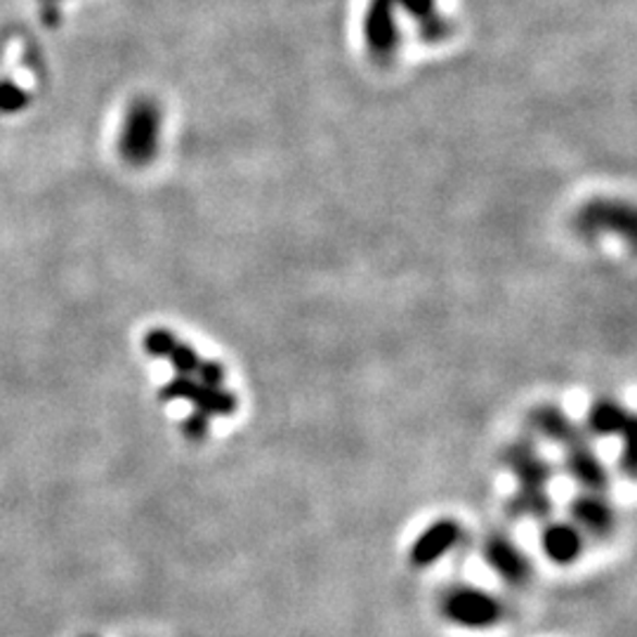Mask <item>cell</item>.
Listing matches in <instances>:
<instances>
[{
	"label": "cell",
	"instance_id": "1",
	"mask_svg": "<svg viewBox=\"0 0 637 637\" xmlns=\"http://www.w3.org/2000/svg\"><path fill=\"white\" fill-rule=\"evenodd\" d=\"M505 463L517 477V495L513 499V513L531 519H546L550 515L548 481L552 477L550 465L531 444L519 442L510 446Z\"/></svg>",
	"mask_w": 637,
	"mask_h": 637
},
{
	"label": "cell",
	"instance_id": "2",
	"mask_svg": "<svg viewBox=\"0 0 637 637\" xmlns=\"http://www.w3.org/2000/svg\"><path fill=\"white\" fill-rule=\"evenodd\" d=\"M442 614L463 628H489L501 621L503 607L487 590L461 586L442 598Z\"/></svg>",
	"mask_w": 637,
	"mask_h": 637
},
{
	"label": "cell",
	"instance_id": "3",
	"mask_svg": "<svg viewBox=\"0 0 637 637\" xmlns=\"http://www.w3.org/2000/svg\"><path fill=\"white\" fill-rule=\"evenodd\" d=\"M161 394L168 402H175V400L189 402L196 411H204V414L210 418H216V416L230 418L238 408L236 396L230 390H224V385H208V382H201L192 376H175L161 390Z\"/></svg>",
	"mask_w": 637,
	"mask_h": 637
},
{
	"label": "cell",
	"instance_id": "4",
	"mask_svg": "<svg viewBox=\"0 0 637 637\" xmlns=\"http://www.w3.org/2000/svg\"><path fill=\"white\" fill-rule=\"evenodd\" d=\"M481 558L495 574L513 586H524L531 576L529 558L505 536L487 538L485 546H481Z\"/></svg>",
	"mask_w": 637,
	"mask_h": 637
},
{
	"label": "cell",
	"instance_id": "5",
	"mask_svg": "<svg viewBox=\"0 0 637 637\" xmlns=\"http://www.w3.org/2000/svg\"><path fill=\"white\" fill-rule=\"evenodd\" d=\"M461 536V527L453 519H439L434 522L432 527L425 529L418 538L414 548L408 552V560L418 569H425V566H430L432 562H437L442 555L456 546Z\"/></svg>",
	"mask_w": 637,
	"mask_h": 637
},
{
	"label": "cell",
	"instance_id": "6",
	"mask_svg": "<svg viewBox=\"0 0 637 637\" xmlns=\"http://www.w3.org/2000/svg\"><path fill=\"white\" fill-rule=\"evenodd\" d=\"M572 515L578 531H586L595 538L612 536L616 527V515L598 491H586L572 501Z\"/></svg>",
	"mask_w": 637,
	"mask_h": 637
},
{
	"label": "cell",
	"instance_id": "7",
	"mask_svg": "<svg viewBox=\"0 0 637 637\" xmlns=\"http://www.w3.org/2000/svg\"><path fill=\"white\" fill-rule=\"evenodd\" d=\"M566 473H569L580 487L586 491H598L602 493L609 485V475L604 470L602 461L595 456V451L586 444L584 437H578L576 442L566 444Z\"/></svg>",
	"mask_w": 637,
	"mask_h": 637
},
{
	"label": "cell",
	"instance_id": "8",
	"mask_svg": "<svg viewBox=\"0 0 637 637\" xmlns=\"http://www.w3.org/2000/svg\"><path fill=\"white\" fill-rule=\"evenodd\" d=\"M541 548L558 564H572L584 550V536L572 524H548L541 534Z\"/></svg>",
	"mask_w": 637,
	"mask_h": 637
},
{
	"label": "cell",
	"instance_id": "9",
	"mask_svg": "<svg viewBox=\"0 0 637 637\" xmlns=\"http://www.w3.org/2000/svg\"><path fill=\"white\" fill-rule=\"evenodd\" d=\"M531 425H534L538 434H543L546 439H550V442H555L560 446L572 444L580 437V432L576 430V425L555 406L536 408L531 414Z\"/></svg>",
	"mask_w": 637,
	"mask_h": 637
},
{
	"label": "cell",
	"instance_id": "10",
	"mask_svg": "<svg viewBox=\"0 0 637 637\" xmlns=\"http://www.w3.org/2000/svg\"><path fill=\"white\" fill-rule=\"evenodd\" d=\"M588 425L595 434H602V437L626 434L628 430H633L630 416L612 400H600L590 406Z\"/></svg>",
	"mask_w": 637,
	"mask_h": 637
},
{
	"label": "cell",
	"instance_id": "11",
	"mask_svg": "<svg viewBox=\"0 0 637 637\" xmlns=\"http://www.w3.org/2000/svg\"><path fill=\"white\" fill-rule=\"evenodd\" d=\"M166 359L175 368L177 376H194L198 364H201V357H198L196 350L182 343H175L173 350L166 354Z\"/></svg>",
	"mask_w": 637,
	"mask_h": 637
},
{
	"label": "cell",
	"instance_id": "12",
	"mask_svg": "<svg viewBox=\"0 0 637 637\" xmlns=\"http://www.w3.org/2000/svg\"><path fill=\"white\" fill-rule=\"evenodd\" d=\"M210 430V416H206L204 411H192V414L182 420V432L187 439H192V442H201V439H206Z\"/></svg>",
	"mask_w": 637,
	"mask_h": 637
},
{
	"label": "cell",
	"instance_id": "13",
	"mask_svg": "<svg viewBox=\"0 0 637 637\" xmlns=\"http://www.w3.org/2000/svg\"><path fill=\"white\" fill-rule=\"evenodd\" d=\"M177 343V338L170 333V331H151L145 338V350L151 354V357H161L166 359V354L173 350V345Z\"/></svg>",
	"mask_w": 637,
	"mask_h": 637
},
{
	"label": "cell",
	"instance_id": "14",
	"mask_svg": "<svg viewBox=\"0 0 637 637\" xmlns=\"http://www.w3.org/2000/svg\"><path fill=\"white\" fill-rule=\"evenodd\" d=\"M194 376L201 382H208V385H224L226 371H224V366L220 362H216V359H201V364H198Z\"/></svg>",
	"mask_w": 637,
	"mask_h": 637
}]
</instances>
